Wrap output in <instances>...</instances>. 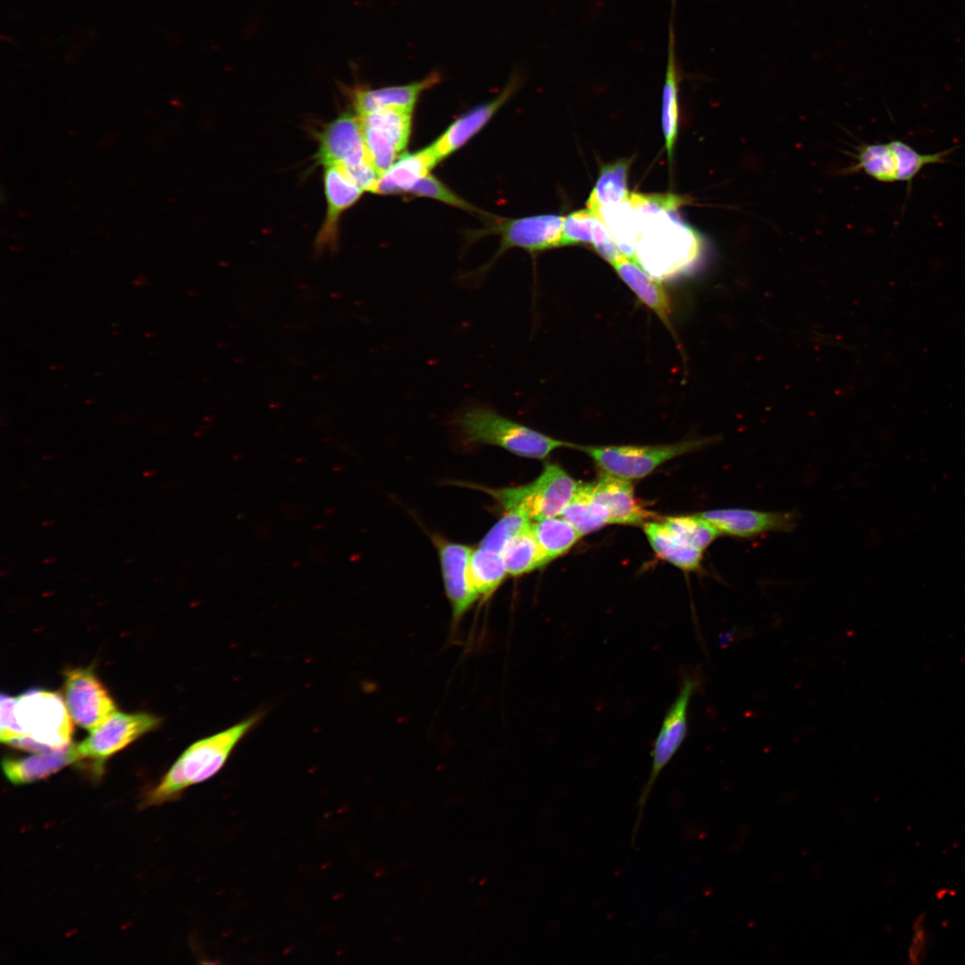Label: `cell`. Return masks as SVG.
Segmentation results:
<instances>
[{
    "label": "cell",
    "mask_w": 965,
    "mask_h": 965,
    "mask_svg": "<svg viewBox=\"0 0 965 965\" xmlns=\"http://www.w3.org/2000/svg\"><path fill=\"white\" fill-rule=\"evenodd\" d=\"M633 207V206H632ZM638 235L634 258L650 275L663 279L692 268L701 258V234L665 210H634Z\"/></svg>",
    "instance_id": "6da1fadb"
},
{
    "label": "cell",
    "mask_w": 965,
    "mask_h": 965,
    "mask_svg": "<svg viewBox=\"0 0 965 965\" xmlns=\"http://www.w3.org/2000/svg\"><path fill=\"white\" fill-rule=\"evenodd\" d=\"M264 715V711L256 712L189 746L161 781L147 793L143 806L176 800L189 786L215 776L227 763L237 745L260 723Z\"/></svg>",
    "instance_id": "7a4b0ae2"
},
{
    "label": "cell",
    "mask_w": 965,
    "mask_h": 965,
    "mask_svg": "<svg viewBox=\"0 0 965 965\" xmlns=\"http://www.w3.org/2000/svg\"><path fill=\"white\" fill-rule=\"evenodd\" d=\"M461 440L468 444L500 447L516 456L543 459L566 442L513 421L486 406L470 407L452 420Z\"/></svg>",
    "instance_id": "3957f363"
},
{
    "label": "cell",
    "mask_w": 965,
    "mask_h": 965,
    "mask_svg": "<svg viewBox=\"0 0 965 965\" xmlns=\"http://www.w3.org/2000/svg\"><path fill=\"white\" fill-rule=\"evenodd\" d=\"M491 496L506 511L519 512L530 520L560 516L574 497L579 482L560 466L546 464L533 482L513 487L490 488L463 483Z\"/></svg>",
    "instance_id": "277c9868"
},
{
    "label": "cell",
    "mask_w": 965,
    "mask_h": 965,
    "mask_svg": "<svg viewBox=\"0 0 965 965\" xmlns=\"http://www.w3.org/2000/svg\"><path fill=\"white\" fill-rule=\"evenodd\" d=\"M316 137L319 147L315 156L319 164L341 167L364 191L373 192L379 174L368 157L357 113L340 114Z\"/></svg>",
    "instance_id": "5b68a950"
},
{
    "label": "cell",
    "mask_w": 965,
    "mask_h": 965,
    "mask_svg": "<svg viewBox=\"0 0 965 965\" xmlns=\"http://www.w3.org/2000/svg\"><path fill=\"white\" fill-rule=\"evenodd\" d=\"M709 439H692L662 445H574L587 454L603 474L625 480L641 479L664 463L698 449Z\"/></svg>",
    "instance_id": "8992f818"
},
{
    "label": "cell",
    "mask_w": 965,
    "mask_h": 965,
    "mask_svg": "<svg viewBox=\"0 0 965 965\" xmlns=\"http://www.w3.org/2000/svg\"><path fill=\"white\" fill-rule=\"evenodd\" d=\"M701 672L687 675L683 679L676 699L667 709L659 732L650 751L651 768L637 802V816L633 829L632 844L643 818L644 810L652 787L676 753L684 743L688 733V709L690 701L701 685Z\"/></svg>",
    "instance_id": "52a82bcc"
},
{
    "label": "cell",
    "mask_w": 965,
    "mask_h": 965,
    "mask_svg": "<svg viewBox=\"0 0 965 965\" xmlns=\"http://www.w3.org/2000/svg\"><path fill=\"white\" fill-rule=\"evenodd\" d=\"M13 713L23 734L50 750L71 743V717L66 704L55 692L30 690L14 697Z\"/></svg>",
    "instance_id": "ba28073f"
},
{
    "label": "cell",
    "mask_w": 965,
    "mask_h": 965,
    "mask_svg": "<svg viewBox=\"0 0 965 965\" xmlns=\"http://www.w3.org/2000/svg\"><path fill=\"white\" fill-rule=\"evenodd\" d=\"M565 217L557 214H541L516 219L492 218L490 226L474 235L478 239L482 236L495 234L500 237V246L492 258L478 271L473 273L472 280L479 281L486 275L492 264L508 250L518 248L530 254L560 247L562 227Z\"/></svg>",
    "instance_id": "9c48e42d"
},
{
    "label": "cell",
    "mask_w": 965,
    "mask_h": 965,
    "mask_svg": "<svg viewBox=\"0 0 965 965\" xmlns=\"http://www.w3.org/2000/svg\"><path fill=\"white\" fill-rule=\"evenodd\" d=\"M412 109L387 108L358 115L366 152L379 175L406 148L412 128Z\"/></svg>",
    "instance_id": "30bf717a"
},
{
    "label": "cell",
    "mask_w": 965,
    "mask_h": 965,
    "mask_svg": "<svg viewBox=\"0 0 965 965\" xmlns=\"http://www.w3.org/2000/svg\"><path fill=\"white\" fill-rule=\"evenodd\" d=\"M159 718L148 713L115 711L75 745L78 760L89 759L100 770L105 760L156 727Z\"/></svg>",
    "instance_id": "8fae6325"
},
{
    "label": "cell",
    "mask_w": 965,
    "mask_h": 965,
    "mask_svg": "<svg viewBox=\"0 0 965 965\" xmlns=\"http://www.w3.org/2000/svg\"><path fill=\"white\" fill-rule=\"evenodd\" d=\"M64 701L74 723L89 731L116 710L113 700L91 668L64 673Z\"/></svg>",
    "instance_id": "7c38bea8"
},
{
    "label": "cell",
    "mask_w": 965,
    "mask_h": 965,
    "mask_svg": "<svg viewBox=\"0 0 965 965\" xmlns=\"http://www.w3.org/2000/svg\"><path fill=\"white\" fill-rule=\"evenodd\" d=\"M446 595L449 600L452 618L457 623L477 601L479 596L471 582L469 561L473 548L449 541L434 535Z\"/></svg>",
    "instance_id": "4fadbf2b"
},
{
    "label": "cell",
    "mask_w": 965,
    "mask_h": 965,
    "mask_svg": "<svg viewBox=\"0 0 965 965\" xmlns=\"http://www.w3.org/2000/svg\"><path fill=\"white\" fill-rule=\"evenodd\" d=\"M699 515L709 522L720 535L740 539L789 532L795 525V515L791 512L729 508L706 510Z\"/></svg>",
    "instance_id": "5bb4252c"
},
{
    "label": "cell",
    "mask_w": 965,
    "mask_h": 965,
    "mask_svg": "<svg viewBox=\"0 0 965 965\" xmlns=\"http://www.w3.org/2000/svg\"><path fill=\"white\" fill-rule=\"evenodd\" d=\"M323 186L327 208L325 217L315 240V250L334 251L339 238V222L342 214L354 206L364 190L338 165L324 167Z\"/></svg>",
    "instance_id": "9a60e30c"
},
{
    "label": "cell",
    "mask_w": 965,
    "mask_h": 965,
    "mask_svg": "<svg viewBox=\"0 0 965 965\" xmlns=\"http://www.w3.org/2000/svg\"><path fill=\"white\" fill-rule=\"evenodd\" d=\"M590 484L593 498L607 511L609 524L643 525L657 516L636 498L629 480L602 474Z\"/></svg>",
    "instance_id": "2e32d148"
},
{
    "label": "cell",
    "mask_w": 965,
    "mask_h": 965,
    "mask_svg": "<svg viewBox=\"0 0 965 965\" xmlns=\"http://www.w3.org/2000/svg\"><path fill=\"white\" fill-rule=\"evenodd\" d=\"M516 87L517 79L514 78L495 98L469 110L454 121L429 146L438 163L456 152L476 135L508 101Z\"/></svg>",
    "instance_id": "e0dca14e"
},
{
    "label": "cell",
    "mask_w": 965,
    "mask_h": 965,
    "mask_svg": "<svg viewBox=\"0 0 965 965\" xmlns=\"http://www.w3.org/2000/svg\"><path fill=\"white\" fill-rule=\"evenodd\" d=\"M440 80V75L433 72L422 80L406 85L378 88L355 87L349 88L348 93L355 113L359 116L387 108L414 110L421 95L436 85Z\"/></svg>",
    "instance_id": "ac0fdd59"
},
{
    "label": "cell",
    "mask_w": 965,
    "mask_h": 965,
    "mask_svg": "<svg viewBox=\"0 0 965 965\" xmlns=\"http://www.w3.org/2000/svg\"><path fill=\"white\" fill-rule=\"evenodd\" d=\"M609 264L639 299L671 328L669 316L672 309L669 298L658 279H654L634 259L624 254Z\"/></svg>",
    "instance_id": "d6986e66"
},
{
    "label": "cell",
    "mask_w": 965,
    "mask_h": 965,
    "mask_svg": "<svg viewBox=\"0 0 965 965\" xmlns=\"http://www.w3.org/2000/svg\"><path fill=\"white\" fill-rule=\"evenodd\" d=\"M438 164L430 147L404 153L378 178L373 193L408 194L412 188Z\"/></svg>",
    "instance_id": "ffe728a7"
},
{
    "label": "cell",
    "mask_w": 965,
    "mask_h": 965,
    "mask_svg": "<svg viewBox=\"0 0 965 965\" xmlns=\"http://www.w3.org/2000/svg\"><path fill=\"white\" fill-rule=\"evenodd\" d=\"M76 746L49 752H37L23 758L6 757L2 761L7 779L14 785H23L48 777L65 766L77 762Z\"/></svg>",
    "instance_id": "44dd1931"
},
{
    "label": "cell",
    "mask_w": 965,
    "mask_h": 965,
    "mask_svg": "<svg viewBox=\"0 0 965 965\" xmlns=\"http://www.w3.org/2000/svg\"><path fill=\"white\" fill-rule=\"evenodd\" d=\"M642 526L650 545L659 558L684 571L701 569L704 551L675 533L664 521L651 520Z\"/></svg>",
    "instance_id": "7402d4cb"
},
{
    "label": "cell",
    "mask_w": 965,
    "mask_h": 965,
    "mask_svg": "<svg viewBox=\"0 0 965 965\" xmlns=\"http://www.w3.org/2000/svg\"><path fill=\"white\" fill-rule=\"evenodd\" d=\"M674 9L675 4L673 0L672 15L668 28L667 59L662 94L661 113L662 130L669 159H671L673 155L678 130V90L680 81V71L676 55Z\"/></svg>",
    "instance_id": "603a6c76"
},
{
    "label": "cell",
    "mask_w": 965,
    "mask_h": 965,
    "mask_svg": "<svg viewBox=\"0 0 965 965\" xmlns=\"http://www.w3.org/2000/svg\"><path fill=\"white\" fill-rule=\"evenodd\" d=\"M630 162L621 159L604 165L598 180L586 203L587 209L596 213L599 209L617 205L628 199L627 178Z\"/></svg>",
    "instance_id": "cb8c5ba5"
},
{
    "label": "cell",
    "mask_w": 965,
    "mask_h": 965,
    "mask_svg": "<svg viewBox=\"0 0 965 965\" xmlns=\"http://www.w3.org/2000/svg\"><path fill=\"white\" fill-rule=\"evenodd\" d=\"M560 516L582 536L609 524L608 513L593 498L590 483H579L574 497Z\"/></svg>",
    "instance_id": "d4e9b609"
},
{
    "label": "cell",
    "mask_w": 965,
    "mask_h": 965,
    "mask_svg": "<svg viewBox=\"0 0 965 965\" xmlns=\"http://www.w3.org/2000/svg\"><path fill=\"white\" fill-rule=\"evenodd\" d=\"M469 575L479 599L487 600L508 574L501 553L479 547L471 554Z\"/></svg>",
    "instance_id": "484cf974"
},
{
    "label": "cell",
    "mask_w": 965,
    "mask_h": 965,
    "mask_svg": "<svg viewBox=\"0 0 965 965\" xmlns=\"http://www.w3.org/2000/svg\"><path fill=\"white\" fill-rule=\"evenodd\" d=\"M531 530L549 563L566 554L582 537L561 516L536 520Z\"/></svg>",
    "instance_id": "4316f807"
},
{
    "label": "cell",
    "mask_w": 965,
    "mask_h": 965,
    "mask_svg": "<svg viewBox=\"0 0 965 965\" xmlns=\"http://www.w3.org/2000/svg\"><path fill=\"white\" fill-rule=\"evenodd\" d=\"M592 214L605 223L620 252L634 258L638 235V219L628 199L617 205L600 208Z\"/></svg>",
    "instance_id": "83f0119b"
},
{
    "label": "cell",
    "mask_w": 965,
    "mask_h": 965,
    "mask_svg": "<svg viewBox=\"0 0 965 965\" xmlns=\"http://www.w3.org/2000/svg\"><path fill=\"white\" fill-rule=\"evenodd\" d=\"M501 554L508 574L511 576L523 575L549 563L531 527L511 538Z\"/></svg>",
    "instance_id": "f1b7e54d"
},
{
    "label": "cell",
    "mask_w": 965,
    "mask_h": 965,
    "mask_svg": "<svg viewBox=\"0 0 965 965\" xmlns=\"http://www.w3.org/2000/svg\"><path fill=\"white\" fill-rule=\"evenodd\" d=\"M894 154L897 168V181L906 182L910 188L911 181L923 167L933 164L947 162V157L957 147L933 154H920L909 144L902 140L889 142Z\"/></svg>",
    "instance_id": "f546056e"
},
{
    "label": "cell",
    "mask_w": 965,
    "mask_h": 965,
    "mask_svg": "<svg viewBox=\"0 0 965 965\" xmlns=\"http://www.w3.org/2000/svg\"><path fill=\"white\" fill-rule=\"evenodd\" d=\"M857 168L878 181H897L896 161L889 143L863 146L858 154Z\"/></svg>",
    "instance_id": "4dcf8cb0"
},
{
    "label": "cell",
    "mask_w": 965,
    "mask_h": 965,
    "mask_svg": "<svg viewBox=\"0 0 965 965\" xmlns=\"http://www.w3.org/2000/svg\"><path fill=\"white\" fill-rule=\"evenodd\" d=\"M663 521L675 533L702 551L720 535L717 530L699 514L667 516Z\"/></svg>",
    "instance_id": "1f68e13d"
},
{
    "label": "cell",
    "mask_w": 965,
    "mask_h": 965,
    "mask_svg": "<svg viewBox=\"0 0 965 965\" xmlns=\"http://www.w3.org/2000/svg\"><path fill=\"white\" fill-rule=\"evenodd\" d=\"M531 524V520L526 516L519 512L506 511L482 539L479 547L501 553L511 538L529 529Z\"/></svg>",
    "instance_id": "d6a6232c"
},
{
    "label": "cell",
    "mask_w": 965,
    "mask_h": 965,
    "mask_svg": "<svg viewBox=\"0 0 965 965\" xmlns=\"http://www.w3.org/2000/svg\"><path fill=\"white\" fill-rule=\"evenodd\" d=\"M410 195L417 197H424L441 201L444 204L452 206L457 208H460L464 211L479 214L486 217H491L492 215L485 214L484 212L474 206L449 188L443 184L440 180L434 176L428 174L421 179L409 191Z\"/></svg>",
    "instance_id": "836d02e7"
},
{
    "label": "cell",
    "mask_w": 965,
    "mask_h": 965,
    "mask_svg": "<svg viewBox=\"0 0 965 965\" xmlns=\"http://www.w3.org/2000/svg\"><path fill=\"white\" fill-rule=\"evenodd\" d=\"M596 215L589 209L578 210L565 217L560 246L592 244Z\"/></svg>",
    "instance_id": "e575fe53"
},
{
    "label": "cell",
    "mask_w": 965,
    "mask_h": 965,
    "mask_svg": "<svg viewBox=\"0 0 965 965\" xmlns=\"http://www.w3.org/2000/svg\"><path fill=\"white\" fill-rule=\"evenodd\" d=\"M628 201L634 210H665L676 211L680 206L687 204L686 197L675 194H640L631 193Z\"/></svg>",
    "instance_id": "d590c367"
}]
</instances>
